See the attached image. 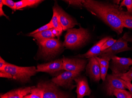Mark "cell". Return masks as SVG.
Listing matches in <instances>:
<instances>
[{
    "instance_id": "obj_7",
    "label": "cell",
    "mask_w": 132,
    "mask_h": 98,
    "mask_svg": "<svg viewBox=\"0 0 132 98\" xmlns=\"http://www.w3.org/2000/svg\"><path fill=\"white\" fill-rule=\"evenodd\" d=\"M132 50V48L128 46V42L120 38L111 47L102 52L98 57L109 61L111 60L112 57L117 54Z\"/></svg>"
},
{
    "instance_id": "obj_9",
    "label": "cell",
    "mask_w": 132,
    "mask_h": 98,
    "mask_svg": "<svg viewBox=\"0 0 132 98\" xmlns=\"http://www.w3.org/2000/svg\"><path fill=\"white\" fill-rule=\"evenodd\" d=\"M64 70L81 73L86 67L87 61L80 58H69L64 57L62 59Z\"/></svg>"
},
{
    "instance_id": "obj_4",
    "label": "cell",
    "mask_w": 132,
    "mask_h": 98,
    "mask_svg": "<svg viewBox=\"0 0 132 98\" xmlns=\"http://www.w3.org/2000/svg\"><path fill=\"white\" fill-rule=\"evenodd\" d=\"M37 42L39 46L40 55L44 58L54 57L63 47V44L59 40L54 38Z\"/></svg>"
},
{
    "instance_id": "obj_8",
    "label": "cell",
    "mask_w": 132,
    "mask_h": 98,
    "mask_svg": "<svg viewBox=\"0 0 132 98\" xmlns=\"http://www.w3.org/2000/svg\"><path fill=\"white\" fill-rule=\"evenodd\" d=\"M132 66V59L130 58L121 57L113 56L111 59L110 69L112 73L121 75L127 72Z\"/></svg>"
},
{
    "instance_id": "obj_1",
    "label": "cell",
    "mask_w": 132,
    "mask_h": 98,
    "mask_svg": "<svg viewBox=\"0 0 132 98\" xmlns=\"http://www.w3.org/2000/svg\"><path fill=\"white\" fill-rule=\"evenodd\" d=\"M83 7L92 14L102 20L118 34L123 32V26L121 17L122 8L109 2L95 0H83Z\"/></svg>"
},
{
    "instance_id": "obj_6",
    "label": "cell",
    "mask_w": 132,
    "mask_h": 98,
    "mask_svg": "<svg viewBox=\"0 0 132 98\" xmlns=\"http://www.w3.org/2000/svg\"><path fill=\"white\" fill-rule=\"evenodd\" d=\"M80 74V73L79 72L65 71L53 78L51 81L58 87L73 90L76 86L74 84V79L79 76Z\"/></svg>"
},
{
    "instance_id": "obj_32",
    "label": "cell",
    "mask_w": 132,
    "mask_h": 98,
    "mask_svg": "<svg viewBox=\"0 0 132 98\" xmlns=\"http://www.w3.org/2000/svg\"><path fill=\"white\" fill-rule=\"evenodd\" d=\"M123 82L126 89H128L130 93L132 94V84L131 82L125 81L123 80Z\"/></svg>"
},
{
    "instance_id": "obj_39",
    "label": "cell",
    "mask_w": 132,
    "mask_h": 98,
    "mask_svg": "<svg viewBox=\"0 0 132 98\" xmlns=\"http://www.w3.org/2000/svg\"></svg>"
},
{
    "instance_id": "obj_17",
    "label": "cell",
    "mask_w": 132,
    "mask_h": 98,
    "mask_svg": "<svg viewBox=\"0 0 132 98\" xmlns=\"http://www.w3.org/2000/svg\"><path fill=\"white\" fill-rule=\"evenodd\" d=\"M32 87L19 88L12 90L1 95V98H23L31 93Z\"/></svg>"
},
{
    "instance_id": "obj_5",
    "label": "cell",
    "mask_w": 132,
    "mask_h": 98,
    "mask_svg": "<svg viewBox=\"0 0 132 98\" xmlns=\"http://www.w3.org/2000/svg\"><path fill=\"white\" fill-rule=\"evenodd\" d=\"M37 87L43 91L44 98H70L69 93L60 90L52 81L40 82L38 84Z\"/></svg>"
},
{
    "instance_id": "obj_21",
    "label": "cell",
    "mask_w": 132,
    "mask_h": 98,
    "mask_svg": "<svg viewBox=\"0 0 132 98\" xmlns=\"http://www.w3.org/2000/svg\"><path fill=\"white\" fill-rule=\"evenodd\" d=\"M30 96V98H44L43 91L38 88H34L32 89Z\"/></svg>"
},
{
    "instance_id": "obj_38",
    "label": "cell",
    "mask_w": 132,
    "mask_h": 98,
    "mask_svg": "<svg viewBox=\"0 0 132 98\" xmlns=\"http://www.w3.org/2000/svg\"><path fill=\"white\" fill-rule=\"evenodd\" d=\"M23 98H30V94L27 95L25 96V97H23Z\"/></svg>"
},
{
    "instance_id": "obj_33",
    "label": "cell",
    "mask_w": 132,
    "mask_h": 98,
    "mask_svg": "<svg viewBox=\"0 0 132 98\" xmlns=\"http://www.w3.org/2000/svg\"><path fill=\"white\" fill-rule=\"evenodd\" d=\"M0 77L13 79V77L11 74L7 72H4V71H0Z\"/></svg>"
},
{
    "instance_id": "obj_26",
    "label": "cell",
    "mask_w": 132,
    "mask_h": 98,
    "mask_svg": "<svg viewBox=\"0 0 132 98\" xmlns=\"http://www.w3.org/2000/svg\"><path fill=\"white\" fill-rule=\"evenodd\" d=\"M65 2L67 3L69 5L75 6L76 7H83V0H69V1H64Z\"/></svg>"
},
{
    "instance_id": "obj_36",
    "label": "cell",
    "mask_w": 132,
    "mask_h": 98,
    "mask_svg": "<svg viewBox=\"0 0 132 98\" xmlns=\"http://www.w3.org/2000/svg\"><path fill=\"white\" fill-rule=\"evenodd\" d=\"M9 63L6 62L5 60H4L2 57H0V69H1L4 67V66L7 64Z\"/></svg>"
},
{
    "instance_id": "obj_12",
    "label": "cell",
    "mask_w": 132,
    "mask_h": 98,
    "mask_svg": "<svg viewBox=\"0 0 132 98\" xmlns=\"http://www.w3.org/2000/svg\"><path fill=\"white\" fill-rule=\"evenodd\" d=\"M54 7L58 13L59 20L63 31L72 28L75 26L79 24L75 20L66 13L57 4H55Z\"/></svg>"
},
{
    "instance_id": "obj_20",
    "label": "cell",
    "mask_w": 132,
    "mask_h": 98,
    "mask_svg": "<svg viewBox=\"0 0 132 98\" xmlns=\"http://www.w3.org/2000/svg\"><path fill=\"white\" fill-rule=\"evenodd\" d=\"M113 95L116 96L117 98H132V94L130 92L123 89L114 90Z\"/></svg>"
},
{
    "instance_id": "obj_22",
    "label": "cell",
    "mask_w": 132,
    "mask_h": 98,
    "mask_svg": "<svg viewBox=\"0 0 132 98\" xmlns=\"http://www.w3.org/2000/svg\"><path fill=\"white\" fill-rule=\"evenodd\" d=\"M119 6L121 8L125 6L127 9V12L132 15V0H123L121 2Z\"/></svg>"
},
{
    "instance_id": "obj_13",
    "label": "cell",
    "mask_w": 132,
    "mask_h": 98,
    "mask_svg": "<svg viewBox=\"0 0 132 98\" xmlns=\"http://www.w3.org/2000/svg\"><path fill=\"white\" fill-rule=\"evenodd\" d=\"M86 73L91 79L98 82L101 80V68L100 64L95 57L89 59L86 67Z\"/></svg>"
},
{
    "instance_id": "obj_23",
    "label": "cell",
    "mask_w": 132,
    "mask_h": 98,
    "mask_svg": "<svg viewBox=\"0 0 132 98\" xmlns=\"http://www.w3.org/2000/svg\"><path fill=\"white\" fill-rule=\"evenodd\" d=\"M52 25L51 23L50 22L47 23V24H46L43 26L40 27L39 28L37 29L36 30H35L34 31L29 33L28 35V36L34 34H36V33H38V32H42V31H44L45 30H48V29H50L53 28Z\"/></svg>"
},
{
    "instance_id": "obj_37",
    "label": "cell",
    "mask_w": 132,
    "mask_h": 98,
    "mask_svg": "<svg viewBox=\"0 0 132 98\" xmlns=\"http://www.w3.org/2000/svg\"><path fill=\"white\" fill-rule=\"evenodd\" d=\"M120 1H113V4H115L119 5V4Z\"/></svg>"
},
{
    "instance_id": "obj_15",
    "label": "cell",
    "mask_w": 132,
    "mask_h": 98,
    "mask_svg": "<svg viewBox=\"0 0 132 98\" xmlns=\"http://www.w3.org/2000/svg\"><path fill=\"white\" fill-rule=\"evenodd\" d=\"M109 37H104L92 46L89 50L85 53L82 55H80L78 56L80 58H86L87 59H90L93 57L99 56L100 54L102 52V47L104 43L110 39Z\"/></svg>"
},
{
    "instance_id": "obj_27",
    "label": "cell",
    "mask_w": 132,
    "mask_h": 98,
    "mask_svg": "<svg viewBox=\"0 0 132 98\" xmlns=\"http://www.w3.org/2000/svg\"><path fill=\"white\" fill-rule=\"evenodd\" d=\"M15 7L16 10L28 7L27 0H22L21 1L15 2Z\"/></svg>"
},
{
    "instance_id": "obj_34",
    "label": "cell",
    "mask_w": 132,
    "mask_h": 98,
    "mask_svg": "<svg viewBox=\"0 0 132 98\" xmlns=\"http://www.w3.org/2000/svg\"><path fill=\"white\" fill-rule=\"evenodd\" d=\"M122 38L128 42L132 43V35H130L128 33H125Z\"/></svg>"
},
{
    "instance_id": "obj_29",
    "label": "cell",
    "mask_w": 132,
    "mask_h": 98,
    "mask_svg": "<svg viewBox=\"0 0 132 98\" xmlns=\"http://www.w3.org/2000/svg\"><path fill=\"white\" fill-rule=\"evenodd\" d=\"M4 5H6L12 9L13 11H16L15 3L12 0H2Z\"/></svg>"
},
{
    "instance_id": "obj_28",
    "label": "cell",
    "mask_w": 132,
    "mask_h": 98,
    "mask_svg": "<svg viewBox=\"0 0 132 98\" xmlns=\"http://www.w3.org/2000/svg\"><path fill=\"white\" fill-rule=\"evenodd\" d=\"M101 68V79L103 82L106 81V77L107 74L108 70L109 67L100 66Z\"/></svg>"
},
{
    "instance_id": "obj_35",
    "label": "cell",
    "mask_w": 132,
    "mask_h": 98,
    "mask_svg": "<svg viewBox=\"0 0 132 98\" xmlns=\"http://www.w3.org/2000/svg\"><path fill=\"white\" fill-rule=\"evenodd\" d=\"M4 4H3V2H2V0L0 1V16H4L6 17L7 19H9V17L8 16L5 14V13L4 12L3 10V6Z\"/></svg>"
},
{
    "instance_id": "obj_19",
    "label": "cell",
    "mask_w": 132,
    "mask_h": 98,
    "mask_svg": "<svg viewBox=\"0 0 132 98\" xmlns=\"http://www.w3.org/2000/svg\"><path fill=\"white\" fill-rule=\"evenodd\" d=\"M124 28L132 29V15L123 11L121 15Z\"/></svg>"
},
{
    "instance_id": "obj_14",
    "label": "cell",
    "mask_w": 132,
    "mask_h": 98,
    "mask_svg": "<svg viewBox=\"0 0 132 98\" xmlns=\"http://www.w3.org/2000/svg\"><path fill=\"white\" fill-rule=\"evenodd\" d=\"M74 81L76 84V92L77 98H83L84 96H89L91 94L92 91L86 77L79 76L74 79Z\"/></svg>"
},
{
    "instance_id": "obj_30",
    "label": "cell",
    "mask_w": 132,
    "mask_h": 98,
    "mask_svg": "<svg viewBox=\"0 0 132 98\" xmlns=\"http://www.w3.org/2000/svg\"><path fill=\"white\" fill-rule=\"evenodd\" d=\"M95 57L97 59L100 66L105 67H109V61H108L105 59L99 57Z\"/></svg>"
},
{
    "instance_id": "obj_31",
    "label": "cell",
    "mask_w": 132,
    "mask_h": 98,
    "mask_svg": "<svg viewBox=\"0 0 132 98\" xmlns=\"http://www.w3.org/2000/svg\"><path fill=\"white\" fill-rule=\"evenodd\" d=\"M43 1L40 0H27L28 7H33L37 6Z\"/></svg>"
},
{
    "instance_id": "obj_16",
    "label": "cell",
    "mask_w": 132,
    "mask_h": 98,
    "mask_svg": "<svg viewBox=\"0 0 132 98\" xmlns=\"http://www.w3.org/2000/svg\"><path fill=\"white\" fill-rule=\"evenodd\" d=\"M62 33V32L59 31L58 29L53 28L29 36L33 37L37 41H41L49 39H54L55 37H59Z\"/></svg>"
},
{
    "instance_id": "obj_24",
    "label": "cell",
    "mask_w": 132,
    "mask_h": 98,
    "mask_svg": "<svg viewBox=\"0 0 132 98\" xmlns=\"http://www.w3.org/2000/svg\"><path fill=\"white\" fill-rule=\"evenodd\" d=\"M120 77L121 79L125 81H132V66L127 72L121 75Z\"/></svg>"
},
{
    "instance_id": "obj_25",
    "label": "cell",
    "mask_w": 132,
    "mask_h": 98,
    "mask_svg": "<svg viewBox=\"0 0 132 98\" xmlns=\"http://www.w3.org/2000/svg\"><path fill=\"white\" fill-rule=\"evenodd\" d=\"M116 41L117 40L116 39L111 38L109 39L108 40H107L102 47V52H103L105 50L111 47L116 42Z\"/></svg>"
},
{
    "instance_id": "obj_11",
    "label": "cell",
    "mask_w": 132,
    "mask_h": 98,
    "mask_svg": "<svg viewBox=\"0 0 132 98\" xmlns=\"http://www.w3.org/2000/svg\"><path fill=\"white\" fill-rule=\"evenodd\" d=\"M64 70L62 59H58L51 62L41 64L37 66V72L48 73L52 75Z\"/></svg>"
},
{
    "instance_id": "obj_3",
    "label": "cell",
    "mask_w": 132,
    "mask_h": 98,
    "mask_svg": "<svg viewBox=\"0 0 132 98\" xmlns=\"http://www.w3.org/2000/svg\"><path fill=\"white\" fill-rule=\"evenodd\" d=\"M0 71L7 72L12 75L13 79L22 83H27L31 81V77L37 73L35 66L21 67L8 63L0 69Z\"/></svg>"
},
{
    "instance_id": "obj_18",
    "label": "cell",
    "mask_w": 132,
    "mask_h": 98,
    "mask_svg": "<svg viewBox=\"0 0 132 98\" xmlns=\"http://www.w3.org/2000/svg\"><path fill=\"white\" fill-rule=\"evenodd\" d=\"M53 15L50 22L52 24L53 27L54 28L56 29L59 30V31L63 32V30L59 20L58 13L54 6L53 8Z\"/></svg>"
},
{
    "instance_id": "obj_2",
    "label": "cell",
    "mask_w": 132,
    "mask_h": 98,
    "mask_svg": "<svg viewBox=\"0 0 132 98\" xmlns=\"http://www.w3.org/2000/svg\"><path fill=\"white\" fill-rule=\"evenodd\" d=\"M90 37L88 30L81 26L79 29H70L65 35L63 46L66 48L73 50L86 44Z\"/></svg>"
},
{
    "instance_id": "obj_10",
    "label": "cell",
    "mask_w": 132,
    "mask_h": 98,
    "mask_svg": "<svg viewBox=\"0 0 132 98\" xmlns=\"http://www.w3.org/2000/svg\"><path fill=\"white\" fill-rule=\"evenodd\" d=\"M105 81L107 94L110 96L113 95V92L115 90L126 89L119 75L109 74L107 75Z\"/></svg>"
}]
</instances>
